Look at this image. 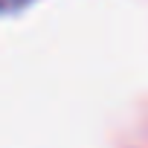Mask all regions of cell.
Wrapping results in <instances>:
<instances>
[{"instance_id":"6da1fadb","label":"cell","mask_w":148,"mask_h":148,"mask_svg":"<svg viewBox=\"0 0 148 148\" xmlns=\"http://www.w3.org/2000/svg\"><path fill=\"white\" fill-rule=\"evenodd\" d=\"M29 0H0V15L3 12H15V9H23Z\"/></svg>"}]
</instances>
